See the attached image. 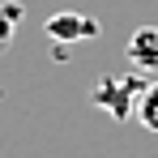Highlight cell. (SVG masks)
Here are the masks:
<instances>
[{
	"label": "cell",
	"mask_w": 158,
	"mask_h": 158,
	"mask_svg": "<svg viewBox=\"0 0 158 158\" xmlns=\"http://www.w3.org/2000/svg\"><path fill=\"white\" fill-rule=\"evenodd\" d=\"M98 30H103L98 17H85V13H52L47 17L52 43H81V39H94Z\"/></svg>",
	"instance_id": "cell-1"
},
{
	"label": "cell",
	"mask_w": 158,
	"mask_h": 158,
	"mask_svg": "<svg viewBox=\"0 0 158 158\" xmlns=\"http://www.w3.org/2000/svg\"><path fill=\"white\" fill-rule=\"evenodd\" d=\"M128 90H137V85H124V81H115V77H103L94 90H90V103H94V107H107L115 120H124V115L132 111Z\"/></svg>",
	"instance_id": "cell-2"
},
{
	"label": "cell",
	"mask_w": 158,
	"mask_h": 158,
	"mask_svg": "<svg viewBox=\"0 0 158 158\" xmlns=\"http://www.w3.org/2000/svg\"><path fill=\"white\" fill-rule=\"evenodd\" d=\"M132 69H158V26H137L128 39Z\"/></svg>",
	"instance_id": "cell-3"
},
{
	"label": "cell",
	"mask_w": 158,
	"mask_h": 158,
	"mask_svg": "<svg viewBox=\"0 0 158 158\" xmlns=\"http://www.w3.org/2000/svg\"><path fill=\"white\" fill-rule=\"evenodd\" d=\"M137 120H141V128L158 132V81L141 90V98H137Z\"/></svg>",
	"instance_id": "cell-4"
},
{
	"label": "cell",
	"mask_w": 158,
	"mask_h": 158,
	"mask_svg": "<svg viewBox=\"0 0 158 158\" xmlns=\"http://www.w3.org/2000/svg\"><path fill=\"white\" fill-rule=\"evenodd\" d=\"M0 17H9L13 26H22V17H26V9H22L17 0H4V4H0Z\"/></svg>",
	"instance_id": "cell-5"
},
{
	"label": "cell",
	"mask_w": 158,
	"mask_h": 158,
	"mask_svg": "<svg viewBox=\"0 0 158 158\" xmlns=\"http://www.w3.org/2000/svg\"><path fill=\"white\" fill-rule=\"evenodd\" d=\"M13 34H17V26H13L9 17H0V56L9 52V47H13Z\"/></svg>",
	"instance_id": "cell-6"
}]
</instances>
